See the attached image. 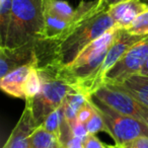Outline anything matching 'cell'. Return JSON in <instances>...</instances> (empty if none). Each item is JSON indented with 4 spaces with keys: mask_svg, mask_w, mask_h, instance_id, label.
I'll return each mask as SVG.
<instances>
[{
    "mask_svg": "<svg viewBox=\"0 0 148 148\" xmlns=\"http://www.w3.org/2000/svg\"><path fill=\"white\" fill-rule=\"evenodd\" d=\"M121 29L115 27L88 45L71 64L58 67V75L76 89L77 92L90 97L95 90L97 72L116 41Z\"/></svg>",
    "mask_w": 148,
    "mask_h": 148,
    "instance_id": "cell-1",
    "label": "cell"
},
{
    "mask_svg": "<svg viewBox=\"0 0 148 148\" xmlns=\"http://www.w3.org/2000/svg\"><path fill=\"white\" fill-rule=\"evenodd\" d=\"M50 0H12L6 48L14 49L45 35Z\"/></svg>",
    "mask_w": 148,
    "mask_h": 148,
    "instance_id": "cell-2",
    "label": "cell"
},
{
    "mask_svg": "<svg viewBox=\"0 0 148 148\" xmlns=\"http://www.w3.org/2000/svg\"><path fill=\"white\" fill-rule=\"evenodd\" d=\"M115 27L108 11L95 10L83 19L66 39L59 43L56 42V64L60 66L71 64L87 46Z\"/></svg>",
    "mask_w": 148,
    "mask_h": 148,
    "instance_id": "cell-3",
    "label": "cell"
},
{
    "mask_svg": "<svg viewBox=\"0 0 148 148\" xmlns=\"http://www.w3.org/2000/svg\"><path fill=\"white\" fill-rule=\"evenodd\" d=\"M58 64H52L37 69L42 80V88L35 97L25 99L31 106L36 128L40 127L50 114L63 105L68 95L77 92L70 83L58 75Z\"/></svg>",
    "mask_w": 148,
    "mask_h": 148,
    "instance_id": "cell-4",
    "label": "cell"
},
{
    "mask_svg": "<svg viewBox=\"0 0 148 148\" xmlns=\"http://www.w3.org/2000/svg\"><path fill=\"white\" fill-rule=\"evenodd\" d=\"M88 99L101 114L107 133L115 140L116 144L122 146L136 138L148 137V126L143 122L118 113L92 95L88 97Z\"/></svg>",
    "mask_w": 148,
    "mask_h": 148,
    "instance_id": "cell-5",
    "label": "cell"
},
{
    "mask_svg": "<svg viewBox=\"0 0 148 148\" xmlns=\"http://www.w3.org/2000/svg\"><path fill=\"white\" fill-rule=\"evenodd\" d=\"M92 95L118 113L137 119L148 126V108L116 85H101Z\"/></svg>",
    "mask_w": 148,
    "mask_h": 148,
    "instance_id": "cell-6",
    "label": "cell"
},
{
    "mask_svg": "<svg viewBox=\"0 0 148 148\" xmlns=\"http://www.w3.org/2000/svg\"><path fill=\"white\" fill-rule=\"evenodd\" d=\"M148 60V36L130 48L105 75L103 84H120L141 72Z\"/></svg>",
    "mask_w": 148,
    "mask_h": 148,
    "instance_id": "cell-7",
    "label": "cell"
},
{
    "mask_svg": "<svg viewBox=\"0 0 148 148\" xmlns=\"http://www.w3.org/2000/svg\"><path fill=\"white\" fill-rule=\"evenodd\" d=\"M148 35H142V36H137V35H131L128 33L126 29H121L119 33V36L117 37L116 41L113 43V45L111 46L109 52H108L107 56H106L105 60H103V64L101 66V69L97 72V77H95V90L93 93L97 90L99 87H101L103 84V78L105 75L113 68V66L121 59L124 56V54L133 47L135 44H137L138 42L142 41L144 38H146ZM92 93V95H93Z\"/></svg>",
    "mask_w": 148,
    "mask_h": 148,
    "instance_id": "cell-8",
    "label": "cell"
},
{
    "mask_svg": "<svg viewBox=\"0 0 148 148\" xmlns=\"http://www.w3.org/2000/svg\"><path fill=\"white\" fill-rule=\"evenodd\" d=\"M25 65H37L36 40L14 49L0 48V78Z\"/></svg>",
    "mask_w": 148,
    "mask_h": 148,
    "instance_id": "cell-9",
    "label": "cell"
},
{
    "mask_svg": "<svg viewBox=\"0 0 148 148\" xmlns=\"http://www.w3.org/2000/svg\"><path fill=\"white\" fill-rule=\"evenodd\" d=\"M35 129L31 106L25 101V110L2 148H31V135Z\"/></svg>",
    "mask_w": 148,
    "mask_h": 148,
    "instance_id": "cell-10",
    "label": "cell"
},
{
    "mask_svg": "<svg viewBox=\"0 0 148 148\" xmlns=\"http://www.w3.org/2000/svg\"><path fill=\"white\" fill-rule=\"evenodd\" d=\"M148 6L140 0H126L114 5L108 10L116 27L119 29H127L133 21L141 13L146 11Z\"/></svg>",
    "mask_w": 148,
    "mask_h": 148,
    "instance_id": "cell-11",
    "label": "cell"
},
{
    "mask_svg": "<svg viewBox=\"0 0 148 148\" xmlns=\"http://www.w3.org/2000/svg\"><path fill=\"white\" fill-rule=\"evenodd\" d=\"M33 65H25L12 70L0 78V87L8 95L17 99H25V84Z\"/></svg>",
    "mask_w": 148,
    "mask_h": 148,
    "instance_id": "cell-12",
    "label": "cell"
},
{
    "mask_svg": "<svg viewBox=\"0 0 148 148\" xmlns=\"http://www.w3.org/2000/svg\"><path fill=\"white\" fill-rule=\"evenodd\" d=\"M116 85L125 90L137 101L148 108V75L147 74H135L126 79L124 82Z\"/></svg>",
    "mask_w": 148,
    "mask_h": 148,
    "instance_id": "cell-13",
    "label": "cell"
},
{
    "mask_svg": "<svg viewBox=\"0 0 148 148\" xmlns=\"http://www.w3.org/2000/svg\"><path fill=\"white\" fill-rule=\"evenodd\" d=\"M60 139L54 134L42 128H36L31 135V148H61Z\"/></svg>",
    "mask_w": 148,
    "mask_h": 148,
    "instance_id": "cell-14",
    "label": "cell"
},
{
    "mask_svg": "<svg viewBox=\"0 0 148 148\" xmlns=\"http://www.w3.org/2000/svg\"><path fill=\"white\" fill-rule=\"evenodd\" d=\"M12 0H0V48L6 47L8 29L11 21Z\"/></svg>",
    "mask_w": 148,
    "mask_h": 148,
    "instance_id": "cell-15",
    "label": "cell"
},
{
    "mask_svg": "<svg viewBox=\"0 0 148 148\" xmlns=\"http://www.w3.org/2000/svg\"><path fill=\"white\" fill-rule=\"evenodd\" d=\"M64 121V106L62 105L60 108H58L57 110L51 113L46 120L44 121V123L41 125L42 128H44L45 130L49 131L50 133L56 135L60 139V134H61V128L62 124Z\"/></svg>",
    "mask_w": 148,
    "mask_h": 148,
    "instance_id": "cell-16",
    "label": "cell"
},
{
    "mask_svg": "<svg viewBox=\"0 0 148 148\" xmlns=\"http://www.w3.org/2000/svg\"><path fill=\"white\" fill-rule=\"evenodd\" d=\"M47 11L65 21L71 19L75 14V8H72L69 3L64 0H50Z\"/></svg>",
    "mask_w": 148,
    "mask_h": 148,
    "instance_id": "cell-17",
    "label": "cell"
},
{
    "mask_svg": "<svg viewBox=\"0 0 148 148\" xmlns=\"http://www.w3.org/2000/svg\"><path fill=\"white\" fill-rule=\"evenodd\" d=\"M41 88H42V80H41V77H40L39 72H38V70L35 67H32L25 84V99L35 97L40 92Z\"/></svg>",
    "mask_w": 148,
    "mask_h": 148,
    "instance_id": "cell-18",
    "label": "cell"
},
{
    "mask_svg": "<svg viewBox=\"0 0 148 148\" xmlns=\"http://www.w3.org/2000/svg\"><path fill=\"white\" fill-rule=\"evenodd\" d=\"M85 127H86L88 134H93V135H95L99 132H107V127H106L103 116H101V114L99 113V110L95 107V113L92 114L90 119L85 123Z\"/></svg>",
    "mask_w": 148,
    "mask_h": 148,
    "instance_id": "cell-19",
    "label": "cell"
},
{
    "mask_svg": "<svg viewBox=\"0 0 148 148\" xmlns=\"http://www.w3.org/2000/svg\"><path fill=\"white\" fill-rule=\"evenodd\" d=\"M126 31L131 35H148V9L141 13Z\"/></svg>",
    "mask_w": 148,
    "mask_h": 148,
    "instance_id": "cell-20",
    "label": "cell"
},
{
    "mask_svg": "<svg viewBox=\"0 0 148 148\" xmlns=\"http://www.w3.org/2000/svg\"><path fill=\"white\" fill-rule=\"evenodd\" d=\"M88 97L85 95L80 92H73L70 93L66 97L65 99V103L71 108L72 110L78 113V111L85 105V103L87 101Z\"/></svg>",
    "mask_w": 148,
    "mask_h": 148,
    "instance_id": "cell-21",
    "label": "cell"
},
{
    "mask_svg": "<svg viewBox=\"0 0 148 148\" xmlns=\"http://www.w3.org/2000/svg\"><path fill=\"white\" fill-rule=\"evenodd\" d=\"M93 113H95V107L91 103V101L89 99H87L85 105L77 113V121L82 124H85L90 119V117L92 116Z\"/></svg>",
    "mask_w": 148,
    "mask_h": 148,
    "instance_id": "cell-22",
    "label": "cell"
},
{
    "mask_svg": "<svg viewBox=\"0 0 148 148\" xmlns=\"http://www.w3.org/2000/svg\"><path fill=\"white\" fill-rule=\"evenodd\" d=\"M70 127H71L72 134H73L74 137L79 138V139L83 140V141H84L85 138L89 135L88 132H87V130H86V127H85V124L80 123V122H78L77 120L74 122Z\"/></svg>",
    "mask_w": 148,
    "mask_h": 148,
    "instance_id": "cell-23",
    "label": "cell"
},
{
    "mask_svg": "<svg viewBox=\"0 0 148 148\" xmlns=\"http://www.w3.org/2000/svg\"><path fill=\"white\" fill-rule=\"evenodd\" d=\"M122 148H148V137L143 136V137L136 138V139L129 141L127 143L123 144L121 146Z\"/></svg>",
    "mask_w": 148,
    "mask_h": 148,
    "instance_id": "cell-24",
    "label": "cell"
},
{
    "mask_svg": "<svg viewBox=\"0 0 148 148\" xmlns=\"http://www.w3.org/2000/svg\"><path fill=\"white\" fill-rule=\"evenodd\" d=\"M126 0H97V4L95 6V10L97 12H101V11H108L111 7L114 5L121 3Z\"/></svg>",
    "mask_w": 148,
    "mask_h": 148,
    "instance_id": "cell-25",
    "label": "cell"
},
{
    "mask_svg": "<svg viewBox=\"0 0 148 148\" xmlns=\"http://www.w3.org/2000/svg\"><path fill=\"white\" fill-rule=\"evenodd\" d=\"M83 143H84V148H106L105 144L93 134H89L85 138Z\"/></svg>",
    "mask_w": 148,
    "mask_h": 148,
    "instance_id": "cell-26",
    "label": "cell"
},
{
    "mask_svg": "<svg viewBox=\"0 0 148 148\" xmlns=\"http://www.w3.org/2000/svg\"><path fill=\"white\" fill-rule=\"evenodd\" d=\"M62 146L63 148H84V143H83V140L73 136Z\"/></svg>",
    "mask_w": 148,
    "mask_h": 148,
    "instance_id": "cell-27",
    "label": "cell"
},
{
    "mask_svg": "<svg viewBox=\"0 0 148 148\" xmlns=\"http://www.w3.org/2000/svg\"><path fill=\"white\" fill-rule=\"evenodd\" d=\"M139 74H147V75H148V60H147V62L145 63V65L143 66V68H142L141 72H140Z\"/></svg>",
    "mask_w": 148,
    "mask_h": 148,
    "instance_id": "cell-28",
    "label": "cell"
},
{
    "mask_svg": "<svg viewBox=\"0 0 148 148\" xmlns=\"http://www.w3.org/2000/svg\"><path fill=\"white\" fill-rule=\"evenodd\" d=\"M106 148H122L120 145L116 144V145H106Z\"/></svg>",
    "mask_w": 148,
    "mask_h": 148,
    "instance_id": "cell-29",
    "label": "cell"
},
{
    "mask_svg": "<svg viewBox=\"0 0 148 148\" xmlns=\"http://www.w3.org/2000/svg\"><path fill=\"white\" fill-rule=\"evenodd\" d=\"M140 1H141V2H143L144 4H146L148 6V0H140Z\"/></svg>",
    "mask_w": 148,
    "mask_h": 148,
    "instance_id": "cell-30",
    "label": "cell"
}]
</instances>
